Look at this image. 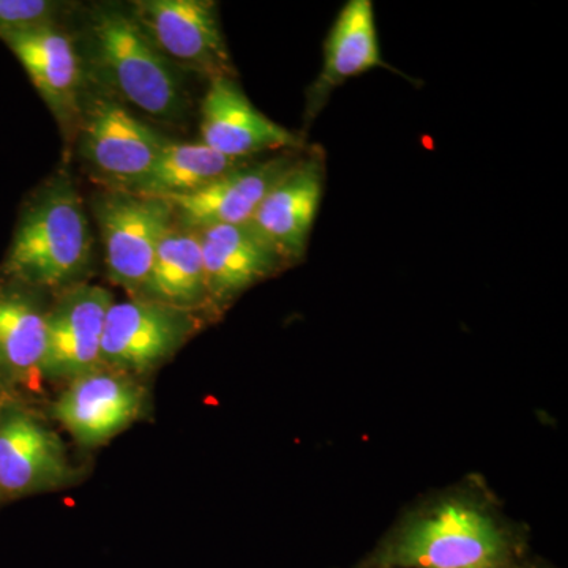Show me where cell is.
<instances>
[{"label": "cell", "mask_w": 568, "mask_h": 568, "mask_svg": "<svg viewBox=\"0 0 568 568\" xmlns=\"http://www.w3.org/2000/svg\"><path fill=\"white\" fill-rule=\"evenodd\" d=\"M506 540L496 523L476 507L450 503L407 526L388 551L405 568H497Z\"/></svg>", "instance_id": "4"}, {"label": "cell", "mask_w": 568, "mask_h": 568, "mask_svg": "<svg viewBox=\"0 0 568 568\" xmlns=\"http://www.w3.org/2000/svg\"><path fill=\"white\" fill-rule=\"evenodd\" d=\"M77 477L62 440L11 403L0 414V493L26 496L67 487Z\"/></svg>", "instance_id": "11"}, {"label": "cell", "mask_w": 568, "mask_h": 568, "mask_svg": "<svg viewBox=\"0 0 568 568\" xmlns=\"http://www.w3.org/2000/svg\"><path fill=\"white\" fill-rule=\"evenodd\" d=\"M250 160L227 159L204 142L168 141L152 170L130 192L153 197L183 196L230 173Z\"/></svg>", "instance_id": "19"}, {"label": "cell", "mask_w": 568, "mask_h": 568, "mask_svg": "<svg viewBox=\"0 0 568 568\" xmlns=\"http://www.w3.org/2000/svg\"><path fill=\"white\" fill-rule=\"evenodd\" d=\"M93 215L102 235L108 275L141 298L156 248L173 224L170 205L160 197L108 189L97 194Z\"/></svg>", "instance_id": "5"}, {"label": "cell", "mask_w": 568, "mask_h": 568, "mask_svg": "<svg viewBox=\"0 0 568 568\" xmlns=\"http://www.w3.org/2000/svg\"><path fill=\"white\" fill-rule=\"evenodd\" d=\"M85 74L119 102L156 119H175L183 93L174 65L153 47L132 14L102 7L89 18Z\"/></svg>", "instance_id": "2"}, {"label": "cell", "mask_w": 568, "mask_h": 568, "mask_svg": "<svg viewBox=\"0 0 568 568\" xmlns=\"http://www.w3.org/2000/svg\"><path fill=\"white\" fill-rule=\"evenodd\" d=\"M201 142L227 159L302 151L304 141L257 110L231 74L209 80L201 102Z\"/></svg>", "instance_id": "9"}, {"label": "cell", "mask_w": 568, "mask_h": 568, "mask_svg": "<svg viewBox=\"0 0 568 568\" xmlns=\"http://www.w3.org/2000/svg\"><path fill=\"white\" fill-rule=\"evenodd\" d=\"M144 403V388L133 376L102 366L70 381L52 416L78 443L100 446L138 420Z\"/></svg>", "instance_id": "10"}, {"label": "cell", "mask_w": 568, "mask_h": 568, "mask_svg": "<svg viewBox=\"0 0 568 568\" xmlns=\"http://www.w3.org/2000/svg\"><path fill=\"white\" fill-rule=\"evenodd\" d=\"M375 69L399 73L384 61L372 0H349L328 31L324 43L323 67L306 91L305 129L321 114L339 85Z\"/></svg>", "instance_id": "15"}, {"label": "cell", "mask_w": 568, "mask_h": 568, "mask_svg": "<svg viewBox=\"0 0 568 568\" xmlns=\"http://www.w3.org/2000/svg\"><path fill=\"white\" fill-rule=\"evenodd\" d=\"M301 159V151H286L263 162L250 160L197 192L163 201L173 212L174 224L183 230L246 224L264 197Z\"/></svg>", "instance_id": "8"}, {"label": "cell", "mask_w": 568, "mask_h": 568, "mask_svg": "<svg viewBox=\"0 0 568 568\" xmlns=\"http://www.w3.org/2000/svg\"><path fill=\"white\" fill-rule=\"evenodd\" d=\"M216 7L211 0H138L129 13L168 61L211 80L233 77Z\"/></svg>", "instance_id": "6"}, {"label": "cell", "mask_w": 568, "mask_h": 568, "mask_svg": "<svg viewBox=\"0 0 568 568\" xmlns=\"http://www.w3.org/2000/svg\"><path fill=\"white\" fill-rule=\"evenodd\" d=\"M196 233L203 253L207 302L215 305L227 304L287 264L248 223L222 224Z\"/></svg>", "instance_id": "16"}, {"label": "cell", "mask_w": 568, "mask_h": 568, "mask_svg": "<svg viewBox=\"0 0 568 568\" xmlns=\"http://www.w3.org/2000/svg\"><path fill=\"white\" fill-rule=\"evenodd\" d=\"M193 313L148 298L112 302L104 321L102 365L129 376L152 372L193 334Z\"/></svg>", "instance_id": "7"}, {"label": "cell", "mask_w": 568, "mask_h": 568, "mask_svg": "<svg viewBox=\"0 0 568 568\" xmlns=\"http://www.w3.org/2000/svg\"><path fill=\"white\" fill-rule=\"evenodd\" d=\"M48 312L26 291H0V377L9 386L43 379Z\"/></svg>", "instance_id": "17"}, {"label": "cell", "mask_w": 568, "mask_h": 568, "mask_svg": "<svg viewBox=\"0 0 568 568\" xmlns=\"http://www.w3.org/2000/svg\"><path fill=\"white\" fill-rule=\"evenodd\" d=\"M85 205L69 178L48 183L22 213L3 275L32 290H67L91 263Z\"/></svg>", "instance_id": "1"}, {"label": "cell", "mask_w": 568, "mask_h": 568, "mask_svg": "<svg viewBox=\"0 0 568 568\" xmlns=\"http://www.w3.org/2000/svg\"><path fill=\"white\" fill-rule=\"evenodd\" d=\"M9 387V384H7L6 381L0 377V414L3 413L6 407H9L11 403H13L11 402Z\"/></svg>", "instance_id": "21"}, {"label": "cell", "mask_w": 568, "mask_h": 568, "mask_svg": "<svg viewBox=\"0 0 568 568\" xmlns=\"http://www.w3.org/2000/svg\"><path fill=\"white\" fill-rule=\"evenodd\" d=\"M0 39L28 71L41 99L70 140L77 130L88 82L82 59L69 33L58 24H43L3 33Z\"/></svg>", "instance_id": "13"}, {"label": "cell", "mask_w": 568, "mask_h": 568, "mask_svg": "<svg viewBox=\"0 0 568 568\" xmlns=\"http://www.w3.org/2000/svg\"><path fill=\"white\" fill-rule=\"evenodd\" d=\"M63 3L51 0H0V36L55 24Z\"/></svg>", "instance_id": "20"}, {"label": "cell", "mask_w": 568, "mask_h": 568, "mask_svg": "<svg viewBox=\"0 0 568 568\" xmlns=\"http://www.w3.org/2000/svg\"><path fill=\"white\" fill-rule=\"evenodd\" d=\"M82 160L110 189L132 190L152 170L168 141L125 104L85 85L77 130Z\"/></svg>", "instance_id": "3"}, {"label": "cell", "mask_w": 568, "mask_h": 568, "mask_svg": "<svg viewBox=\"0 0 568 568\" xmlns=\"http://www.w3.org/2000/svg\"><path fill=\"white\" fill-rule=\"evenodd\" d=\"M325 168L321 153H306L257 207L250 226L286 263L305 256L324 194Z\"/></svg>", "instance_id": "14"}, {"label": "cell", "mask_w": 568, "mask_h": 568, "mask_svg": "<svg viewBox=\"0 0 568 568\" xmlns=\"http://www.w3.org/2000/svg\"><path fill=\"white\" fill-rule=\"evenodd\" d=\"M141 298L189 312L207 302L203 253L196 231L171 224L156 248Z\"/></svg>", "instance_id": "18"}, {"label": "cell", "mask_w": 568, "mask_h": 568, "mask_svg": "<svg viewBox=\"0 0 568 568\" xmlns=\"http://www.w3.org/2000/svg\"><path fill=\"white\" fill-rule=\"evenodd\" d=\"M112 294L102 286L74 284L48 312L43 379L73 381L102 368V336Z\"/></svg>", "instance_id": "12"}]
</instances>
